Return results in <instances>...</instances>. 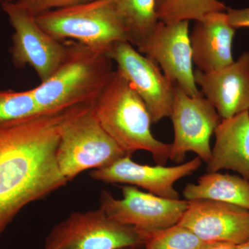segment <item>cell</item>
Wrapping results in <instances>:
<instances>
[{
    "mask_svg": "<svg viewBox=\"0 0 249 249\" xmlns=\"http://www.w3.org/2000/svg\"><path fill=\"white\" fill-rule=\"evenodd\" d=\"M128 155L105 131L91 104L80 105L62 127L57 148L60 173L71 181L88 170H97Z\"/></svg>",
    "mask_w": 249,
    "mask_h": 249,
    "instance_id": "5b68a950",
    "label": "cell"
},
{
    "mask_svg": "<svg viewBox=\"0 0 249 249\" xmlns=\"http://www.w3.org/2000/svg\"><path fill=\"white\" fill-rule=\"evenodd\" d=\"M237 249H249V240L247 241L245 243L237 245Z\"/></svg>",
    "mask_w": 249,
    "mask_h": 249,
    "instance_id": "d4e9b609",
    "label": "cell"
},
{
    "mask_svg": "<svg viewBox=\"0 0 249 249\" xmlns=\"http://www.w3.org/2000/svg\"><path fill=\"white\" fill-rule=\"evenodd\" d=\"M107 54L145 103L152 124L170 118L175 84L159 65L125 41L116 42Z\"/></svg>",
    "mask_w": 249,
    "mask_h": 249,
    "instance_id": "30bf717a",
    "label": "cell"
},
{
    "mask_svg": "<svg viewBox=\"0 0 249 249\" xmlns=\"http://www.w3.org/2000/svg\"><path fill=\"white\" fill-rule=\"evenodd\" d=\"M36 18L39 26L55 40H76L103 53H107L116 42H128L125 27L112 0H93L51 10Z\"/></svg>",
    "mask_w": 249,
    "mask_h": 249,
    "instance_id": "277c9868",
    "label": "cell"
},
{
    "mask_svg": "<svg viewBox=\"0 0 249 249\" xmlns=\"http://www.w3.org/2000/svg\"><path fill=\"white\" fill-rule=\"evenodd\" d=\"M235 31L227 11L211 13L195 21L190 40L193 65L199 71H218L235 61L232 45Z\"/></svg>",
    "mask_w": 249,
    "mask_h": 249,
    "instance_id": "9a60e30c",
    "label": "cell"
},
{
    "mask_svg": "<svg viewBox=\"0 0 249 249\" xmlns=\"http://www.w3.org/2000/svg\"><path fill=\"white\" fill-rule=\"evenodd\" d=\"M76 106L0 123V234L23 208L68 182L57 148Z\"/></svg>",
    "mask_w": 249,
    "mask_h": 249,
    "instance_id": "6da1fadb",
    "label": "cell"
},
{
    "mask_svg": "<svg viewBox=\"0 0 249 249\" xmlns=\"http://www.w3.org/2000/svg\"><path fill=\"white\" fill-rule=\"evenodd\" d=\"M124 22L128 42L137 49L152 35L159 22L156 13L157 0H112Z\"/></svg>",
    "mask_w": 249,
    "mask_h": 249,
    "instance_id": "ac0fdd59",
    "label": "cell"
},
{
    "mask_svg": "<svg viewBox=\"0 0 249 249\" xmlns=\"http://www.w3.org/2000/svg\"><path fill=\"white\" fill-rule=\"evenodd\" d=\"M137 50L155 62L165 76L187 94H200L193 68L189 22L159 21L148 40Z\"/></svg>",
    "mask_w": 249,
    "mask_h": 249,
    "instance_id": "8fae6325",
    "label": "cell"
},
{
    "mask_svg": "<svg viewBox=\"0 0 249 249\" xmlns=\"http://www.w3.org/2000/svg\"><path fill=\"white\" fill-rule=\"evenodd\" d=\"M227 14L229 22L235 29H249V7L240 9L227 8Z\"/></svg>",
    "mask_w": 249,
    "mask_h": 249,
    "instance_id": "603a6c76",
    "label": "cell"
},
{
    "mask_svg": "<svg viewBox=\"0 0 249 249\" xmlns=\"http://www.w3.org/2000/svg\"><path fill=\"white\" fill-rule=\"evenodd\" d=\"M227 7L219 0H157L159 21L175 23L196 21L214 12H225Z\"/></svg>",
    "mask_w": 249,
    "mask_h": 249,
    "instance_id": "d6986e66",
    "label": "cell"
},
{
    "mask_svg": "<svg viewBox=\"0 0 249 249\" xmlns=\"http://www.w3.org/2000/svg\"><path fill=\"white\" fill-rule=\"evenodd\" d=\"M134 249V248H124V249Z\"/></svg>",
    "mask_w": 249,
    "mask_h": 249,
    "instance_id": "4316f807",
    "label": "cell"
},
{
    "mask_svg": "<svg viewBox=\"0 0 249 249\" xmlns=\"http://www.w3.org/2000/svg\"><path fill=\"white\" fill-rule=\"evenodd\" d=\"M201 93L215 108L221 119L249 111V52L241 54L231 65L218 71H194Z\"/></svg>",
    "mask_w": 249,
    "mask_h": 249,
    "instance_id": "5bb4252c",
    "label": "cell"
},
{
    "mask_svg": "<svg viewBox=\"0 0 249 249\" xmlns=\"http://www.w3.org/2000/svg\"><path fill=\"white\" fill-rule=\"evenodd\" d=\"M18 0H0V9H1L2 5L6 4V3L16 2Z\"/></svg>",
    "mask_w": 249,
    "mask_h": 249,
    "instance_id": "484cf974",
    "label": "cell"
},
{
    "mask_svg": "<svg viewBox=\"0 0 249 249\" xmlns=\"http://www.w3.org/2000/svg\"><path fill=\"white\" fill-rule=\"evenodd\" d=\"M148 237L116 222L102 209L74 212L55 226L43 249H121L144 247Z\"/></svg>",
    "mask_w": 249,
    "mask_h": 249,
    "instance_id": "8992f818",
    "label": "cell"
},
{
    "mask_svg": "<svg viewBox=\"0 0 249 249\" xmlns=\"http://www.w3.org/2000/svg\"><path fill=\"white\" fill-rule=\"evenodd\" d=\"M237 245L228 242H206L201 249H237Z\"/></svg>",
    "mask_w": 249,
    "mask_h": 249,
    "instance_id": "cb8c5ba5",
    "label": "cell"
},
{
    "mask_svg": "<svg viewBox=\"0 0 249 249\" xmlns=\"http://www.w3.org/2000/svg\"><path fill=\"white\" fill-rule=\"evenodd\" d=\"M178 224L204 242L240 245L249 240V210L212 200L188 201Z\"/></svg>",
    "mask_w": 249,
    "mask_h": 249,
    "instance_id": "4fadbf2b",
    "label": "cell"
},
{
    "mask_svg": "<svg viewBox=\"0 0 249 249\" xmlns=\"http://www.w3.org/2000/svg\"><path fill=\"white\" fill-rule=\"evenodd\" d=\"M202 160L196 157L189 161L175 166L142 165L136 163L130 155L100 169L93 170L90 177L106 183H124L146 190L148 193L168 198L179 199L175 182L191 175L200 168Z\"/></svg>",
    "mask_w": 249,
    "mask_h": 249,
    "instance_id": "7c38bea8",
    "label": "cell"
},
{
    "mask_svg": "<svg viewBox=\"0 0 249 249\" xmlns=\"http://www.w3.org/2000/svg\"><path fill=\"white\" fill-rule=\"evenodd\" d=\"M170 118L175 132L170 160L181 163L187 152H192L209 163L212 154L211 139L222 121L209 100L201 93L189 96L175 84Z\"/></svg>",
    "mask_w": 249,
    "mask_h": 249,
    "instance_id": "52a82bcc",
    "label": "cell"
},
{
    "mask_svg": "<svg viewBox=\"0 0 249 249\" xmlns=\"http://www.w3.org/2000/svg\"><path fill=\"white\" fill-rule=\"evenodd\" d=\"M121 188V199L109 191L101 192L100 209L116 222L135 228L148 237L178 224L188 206L186 199L161 197L129 185Z\"/></svg>",
    "mask_w": 249,
    "mask_h": 249,
    "instance_id": "9c48e42d",
    "label": "cell"
},
{
    "mask_svg": "<svg viewBox=\"0 0 249 249\" xmlns=\"http://www.w3.org/2000/svg\"><path fill=\"white\" fill-rule=\"evenodd\" d=\"M187 201L212 200L249 210V181L237 175L207 173L196 183H188L183 191Z\"/></svg>",
    "mask_w": 249,
    "mask_h": 249,
    "instance_id": "e0dca14e",
    "label": "cell"
},
{
    "mask_svg": "<svg viewBox=\"0 0 249 249\" xmlns=\"http://www.w3.org/2000/svg\"><path fill=\"white\" fill-rule=\"evenodd\" d=\"M91 107L103 128L127 155L150 152L162 165L170 160L171 144L154 137L146 106L119 70L113 71Z\"/></svg>",
    "mask_w": 249,
    "mask_h": 249,
    "instance_id": "7a4b0ae2",
    "label": "cell"
},
{
    "mask_svg": "<svg viewBox=\"0 0 249 249\" xmlns=\"http://www.w3.org/2000/svg\"><path fill=\"white\" fill-rule=\"evenodd\" d=\"M107 53L79 42L69 44L66 58L52 76L31 89L42 112L92 104L112 74Z\"/></svg>",
    "mask_w": 249,
    "mask_h": 249,
    "instance_id": "3957f363",
    "label": "cell"
},
{
    "mask_svg": "<svg viewBox=\"0 0 249 249\" xmlns=\"http://www.w3.org/2000/svg\"><path fill=\"white\" fill-rule=\"evenodd\" d=\"M91 1L93 0H18L16 2L34 16H37L51 10L69 7Z\"/></svg>",
    "mask_w": 249,
    "mask_h": 249,
    "instance_id": "7402d4cb",
    "label": "cell"
},
{
    "mask_svg": "<svg viewBox=\"0 0 249 249\" xmlns=\"http://www.w3.org/2000/svg\"><path fill=\"white\" fill-rule=\"evenodd\" d=\"M41 112L31 89L0 91V123L17 120Z\"/></svg>",
    "mask_w": 249,
    "mask_h": 249,
    "instance_id": "44dd1931",
    "label": "cell"
},
{
    "mask_svg": "<svg viewBox=\"0 0 249 249\" xmlns=\"http://www.w3.org/2000/svg\"><path fill=\"white\" fill-rule=\"evenodd\" d=\"M214 134L207 173L233 170L249 181V111L222 119Z\"/></svg>",
    "mask_w": 249,
    "mask_h": 249,
    "instance_id": "2e32d148",
    "label": "cell"
},
{
    "mask_svg": "<svg viewBox=\"0 0 249 249\" xmlns=\"http://www.w3.org/2000/svg\"><path fill=\"white\" fill-rule=\"evenodd\" d=\"M205 242L190 229L177 224L151 234L144 249H201Z\"/></svg>",
    "mask_w": 249,
    "mask_h": 249,
    "instance_id": "ffe728a7",
    "label": "cell"
},
{
    "mask_svg": "<svg viewBox=\"0 0 249 249\" xmlns=\"http://www.w3.org/2000/svg\"><path fill=\"white\" fill-rule=\"evenodd\" d=\"M1 9L14 30L10 49L14 66L31 67L41 83L45 81L66 58L69 45L49 35L37 24L36 16L17 2L6 3Z\"/></svg>",
    "mask_w": 249,
    "mask_h": 249,
    "instance_id": "ba28073f",
    "label": "cell"
}]
</instances>
